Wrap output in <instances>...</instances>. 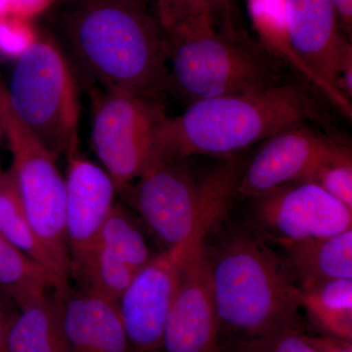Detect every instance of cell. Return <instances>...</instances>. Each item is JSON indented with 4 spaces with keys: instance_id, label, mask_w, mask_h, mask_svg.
<instances>
[{
    "instance_id": "1",
    "label": "cell",
    "mask_w": 352,
    "mask_h": 352,
    "mask_svg": "<svg viewBox=\"0 0 352 352\" xmlns=\"http://www.w3.org/2000/svg\"><path fill=\"white\" fill-rule=\"evenodd\" d=\"M319 118L309 88L302 83L192 102L182 115L162 120L153 161H179L196 155L231 157L283 129Z\"/></svg>"
},
{
    "instance_id": "2",
    "label": "cell",
    "mask_w": 352,
    "mask_h": 352,
    "mask_svg": "<svg viewBox=\"0 0 352 352\" xmlns=\"http://www.w3.org/2000/svg\"><path fill=\"white\" fill-rule=\"evenodd\" d=\"M67 34L83 68L105 90L153 99L166 89V38L139 0H75Z\"/></svg>"
},
{
    "instance_id": "3",
    "label": "cell",
    "mask_w": 352,
    "mask_h": 352,
    "mask_svg": "<svg viewBox=\"0 0 352 352\" xmlns=\"http://www.w3.org/2000/svg\"><path fill=\"white\" fill-rule=\"evenodd\" d=\"M207 256L220 328L231 339L302 330L298 282L261 238L238 231Z\"/></svg>"
},
{
    "instance_id": "4",
    "label": "cell",
    "mask_w": 352,
    "mask_h": 352,
    "mask_svg": "<svg viewBox=\"0 0 352 352\" xmlns=\"http://www.w3.org/2000/svg\"><path fill=\"white\" fill-rule=\"evenodd\" d=\"M184 160H154L138 178L131 193L132 206L166 251L184 254L204 242L223 217L236 195L242 163L222 162L197 177Z\"/></svg>"
},
{
    "instance_id": "5",
    "label": "cell",
    "mask_w": 352,
    "mask_h": 352,
    "mask_svg": "<svg viewBox=\"0 0 352 352\" xmlns=\"http://www.w3.org/2000/svg\"><path fill=\"white\" fill-rule=\"evenodd\" d=\"M168 80L190 103L250 94L279 85L270 53L237 38L232 30L200 28L164 34Z\"/></svg>"
},
{
    "instance_id": "6",
    "label": "cell",
    "mask_w": 352,
    "mask_h": 352,
    "mask_svg": "<svg viewBox=\"0 0 352 352\" xmlns=\"http://www.w3.org/2000/svg\"><path fill=\"white\" fill-rule=\"evenodd\" d=\"M6 90L16 117L55 157L78 152L80 104L73 72L52 38H38L15 61Z\"/></svg>"
},
{
    "instance_id": "7",
    "label": "cell",
    "mask_w": 352,
    "mask_h": 352,
    "mask_svg": "<svg viewBox=\"0 0 352 352\" xmlns=\"http://www.w3.org/2000/svg\"><path fill=\"white\" fill-rule=\"evenodd\" d=\"M12 166L9 170L28 219L69 282V256L65 234L66 182L52 154L16 117L6 95L0 108Z\"/></svg>"
},
{
    "instance_id": "8",
    "label": "cell",
    "mask_w": 352,
    "mask_h": 352,
    "mask_svg": "<svg viewBox=\"0 0 352 352\" xmlns=\"http://www.w3.org/2000/svg\"><path fill=\"white\" fill-rule=\"evenodd\" d=\"M164 116L152 99L105 89L92 94V146L118 193L151 164Z\"/></svg>"
},
{
    "instance_id": "9",
    "label": "cell",
    "mask_w": 352,
    "mask_h": 352,
    "mask_svg": "<svg viewBox=\"0 0 352 352\" xmlns=\"http://www.w3.org/2000/svg\"><path fill=\"white\" fill-rule=\"evenodd\" d=\"M252 200L254 223L280 245L352 229V210L309 180L289 183Z\"/></svg>"
},
{
    "instance_id": "10",
    "label": "cell",
    "mask_w": 352,
    "mask_h": 352,
    "mask_svg": "<svg viewBox=\"0 0 352 352\" xmlns=\"http://www.w3.org/2000/svg\"><path fill=\"white\" fill-rule=\"evenodd\" d=\"M292 47L318 80L320 91L349 119L351 101L338 87L340 66L352 51L333 0H285Z\"/></svg>"
},
{
    "instance_id": "11",
    "label": "cell",
    "mask_w": 352,
    "mask_h": 352,
    "mask_svg": "<svg viewBox=\"0 0 352 352\" xmlns=\"http://www.w3.org/2000/svg\"><path fill=\"white\" fill-rule=\"evenodd\" d=\"M349 149L305 124L288 127L264 140L244 166L236 195L252 200L289 183L307 180L322 164Z\"/></svg>"
},
{
    "instance_id": "12",
    "label": "cell",
    "mask_w": 352,
    "mask_h": 352,
    "mask_svg": "<svg viewBox=\"0 0 352 352\" xmlns=\"http://www.w3.org/2000/svg\"><path fill=\"white\" fill-rule=\"evenodd\" d=\"M220 322L204 242L185 252L164 337V352H221Z\"/></svg>"
},
{
    "instance_id": "13",
    "label": "cell",
    "mask_w": 352,
    "mask_h": 352,
    "mask_svg": "<svg viewBox=\"0 0 352 352\" xmlns=\"http://www.w3.org/2000/svg\"><path fill=\"white\" fill-rule=\"evenodd\" d=\"M179 254L163 252L139 270L118 298L133 352H164V337L179 277Z\"/></svg>"
},
{
    "instance_id": "14",
    "label": "cell",
    "mask_w": 352,
    "mask_h": 352,
    "mask_svg": "<svg viewBox=\"0 0 352 352\" xmlns=\"http://www.w3.org/2000/svg\"><path fill=\"white\" fill-rule=\"evenodd\" d=\"M67 159L65 234L71 270L96 245L118 191L108 173L78 152Z\"/></svg>"
},
{
    "instance_id": "15",
    "label": "cell",
    "mask_w": 352,
    "mask_h": 352,
    "mask_svg": "<svg viewBox=\"0 0 352 352\" xmlns=\"http://www.w3.org/2000/svg\"><path fill=\"white\" fill-rule=\"evenodd\" d=\"M53 298L71 352H133L116 302L69 285Z\"/></svg>"
},
{
    "instance_id": "16",
    "label": "cell",
    "mask_w": 352,
    "mask_h": 352,
    "mask_svg": "<svg viewBox=\"0 0 352 352\" xmlns=\"http://www.w3.org/2000/svg\"><path fill=\"white\" fill-rule=\"evenodd\" d=\"M298 287L329 279H352V229L332 236L281 245Z\"/></svg>"
},
{
    "instance_id": "17",
    "label": "cell",
    "mask_w": 352,
    "mask_h": 352,
    "mask_svg": "<svg viewBox=\"0 0 352 352\" xmlns=\"http://www.w3.org/2000/svg\"><path fill=\"white\" fill-rule=\"evenodd\" d=\"M8 352H71L56 303L47 295L11 315L7 333Z\"/></svg>"
},
{
    "instance_id": "18",
    "label": "cell",
    "mask_w": 352,
    "mask_h": 352,
    "mask_svg": "<svg viewBox=\"0 0 352 352\" xmlns=\"http://www.w3.org/2000/svg\"><path fill=\"white\" fill-rule=\"evenodd\" d=\"M0 237L50 270L59 283V288L54 291L69 286L54 258L39 240L28 219L9 171L4 173L0 179Z\"/></svg>"
},
{
    "instance_id": "19",
    "label": "cell",
    "mask_w": 352,
    "mask_h": 352,
    "mask_svg": "<svg viewBox=\"0 0 352 352\" xmlns=\"http://www.w3.org/2000/svg\"><path fill=\"white\" fill-rule=\"evenodd\" d=\"M58 288V280L50 270L0 237V289L18 308Z\"/></svg>"
},
{
    "instance_id": "20",
    "label": "cell",
    "mask_w": 352,
    "mask_h": 352,
    "mask_svg": "<svg viewBox=\"0 0 352 352\" xmlns=\"http://www.w3.org/2000/svg\"><path fill=\"white\" fill-rule=\"evenodd\" d=\"M138 271L132 270L118 256L96 244L80 263L69 270L82 289L117 302Z\"/></svg>"
},
{
    "instance_id": "21",
    "label": "cell",
    "mask_w": 352,
    "mask_h": 352,
    "mask_svg": "<svg viewBox=\"0 0 352 352\" xmlns=\"http://www.w3.org/2000/svg\"><path fill=\"white\" fill-rule=\"evenodd\" d=\"M248 11L259 38L268 53H274L311 82L314 76L296 56L292 47L287 28L285 0H248Z\"/></svg>"
},
{
    "instance_id": "22",
    "label": "cell",
    "mask_w": 352,
    "mask_h": 352,
    "mask_svg": "<svg viewBox=\"0 0 352 352\" xmlns=\"http://www.w3.org/2000/svg\"><path fill=\"white\" fill-rule=\"evenodd\" d=\"M96 244L138 271L154 258L144 235L124 208L115 204L102 226Z\"/></svg>"
},
{
    "instance_id": "23",
    "label": "cell",
    "mask_w": 352,
    "mask_h": 352,
    "mask_svg": "<svg viewBox=\"0 0 352 352\" xmlns=\"http://www.w3.org/2000/svg\"><path fill=\"white\" fill-rule=\"evenodd\" d=\"M164 34L217 27L220 14L228 16L229 0H153Z\"/></svg>"
},
{
    "instance_id": "24",
    "label": "cell",
    "mask_w": 352,
    "mask_h": 352,
    "mask_svg": "<svg viewBox=\"0 0 352 352\" xmlns=\"http://www.w3.org/2000/svg\"><path fill=\"white\" fill-rule=\"evenodd\" d=\"M221 352H316L302 330L283 332L252 338L229 339L221 342Z\"/></svg>"
},
{
    "instance_id": "25",
    "label": "cell",
    "mask_w": 352,
    "mask_h": 352,
    "mask_svg": "<svg viewBox=\"0 0 352 352\" xmlns=\"http://www.w3.org/2000/svg\"><path fill=\"white\" fill-rule=\"evenodd\" d=\"M307 180L314 182L352 210L351 149L322 164Z\"/></svg>"
},
{
    "instance_id": "26",
    "label": "cell",
    "mask_w": 352,
    "mask_h": 352,
    "mask_svg": "<svg viewBox=\"0 0 352 352\" xmlns=\"http://www.w3.org/2000/svg\"><path fill=\"white\" fill-rule=\"evenodd\" d=\"M300 308H352V279L336 278L300 288Z\"/></svg>"
},
{
    "instance_id": "27",
    "label": "cell",
    "mask_w": 352,
    "mask_h": 352,
    "mask_svg": "<svg viewBox=\"0 0 352 352\" xmlns=\"http://www.w3.org/2000/svg\"><path fill=\"white\" fill-rule=\"evenodd\" d=\"M38 34L32 27L31 20L8 13L0 17V55L18 59L32 43Z\"/></svg>"
},
{
    "instance_id": "28",
    "label": "cell",
    "mask_w": 352,
    "mask_h": 352,
    "mask_svg": "<svg viewBox=\"0 0 352 352\" xmlns=\"http://www.w3.org/2000/svg\"><path fill=\"white\" fill-rule=\"evenodd\" d=\"M54 0H9V13L31 20L44 12Z\"/></svg>"
},
{
    "instance_id": "29",
    "label": "cell",
    "mask_w": 352,
    "mask_h": 352,
    "mask_svg": "<svg viewBox=\"0 0 352 352\" xmlns=\"http://www.w3.org/2000/svg\"><path fill=\"white\" fill-rule=\"evenodd\" d=\"M316 352H352V340L337 339L330 336L307 335Z\"/></svg>"
},
{
    "instance_id": "30",
    "label": "cell",
    "mask_w": 352,
    "mask_h": 352,
    "mask_svg": "<svg viewBox=\"0 0 352 352\" xmlns=\"http://www.w3.org/2000/svg\"><path fill=\"white\" fill-rule=\"evenodd\" d=\"M333 6L339 16L340 29L347 38L352 31V0H333Z\"/></svg>"
},
{
    "instance_id": "31",
    "label": "cell",
    "mask_w": 352,
    "mask_h": 352,
    "mask_svg": "<svg viewBox=\"0 0 352 352\" xmlns=\"http://www.w3.org/2000/svg\"><path fill=\"white\" fill-rule=\"evenodd\" d=\"M11 315L7 314L6 307L0 300V352H8L7 349V333Z\"/></svg>"
},
{
    "instance_id": "32",
    "label": "cell",
    "mask_w": 352,
    "mask_h": 352,
    "mask_svg": "<svg viewBox=\"0 0 352 352\" xmlns=\"http://www.w3.org/2000/svg\"><path fill=\"white\" fill-rule=\"evenodd\" d=\"M9 13V0H0V17Z\"/></svg>"
},
{
    "instance_id": "33",
    "label": "cell",
    "mask_w": 352,
    "mask_h": 352,
    "mask_svg": "<svg viewBox=\"0 0 352 352\" xmlns=\"http://www.w3.org/2000/svg\"><path fill=\"white\" fill-rule=\"evenodd\" d=\"M4 135L3 133V127H2L1 119H0V141H1V136ZM4 173L1 170V166H0V179H1L2 176H3Z\"/></svg>"
},
{
    "instance_id": "34",
    "label": "cell",
    "mask_w": 352,
    "mask_h": 352,
    "mask_svg": "<svg viewBox=\"0 0 352 352\" xmlns=\"http://www.w3.org/2000/svg\"><path fill=\"white\" fill-rule=\"evenodd\" d=\"M4 95H6V88L0 85V108H1L2 100H3Z\"/></svg>"
}]
</instances>
